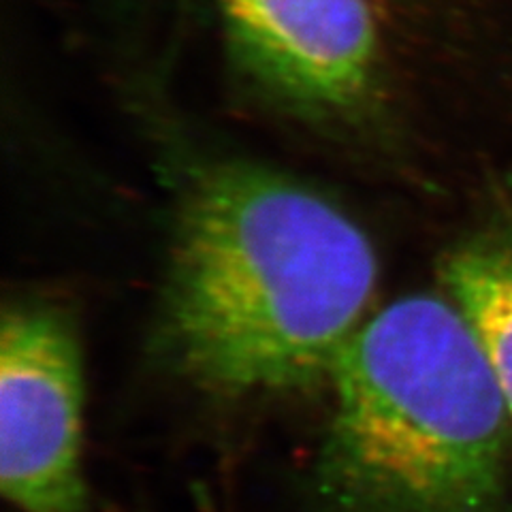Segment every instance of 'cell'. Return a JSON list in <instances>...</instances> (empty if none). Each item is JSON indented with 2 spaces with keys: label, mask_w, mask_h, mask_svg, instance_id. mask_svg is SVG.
<instances>
[{
  "label": "cell",
  "mask_w": 512,
  "mask_h": 512,
  "mask_svg": "<svg viewBox=\"0 0 512 512\" xmlns=\"http://www.w3.org/2000/svg\"><path fill=\"white\" fill-rule=\"evenodd\" d=\"M376 284L370 237L340 207L274 171L222 163L180 203L160 333L210 393L303 389L329 378Z\"/></svg>",
  "instance_id": "6da1fadb"
},
{
  "label": "cell",
  "mask_w": 512,
  "mask_h": 512,
  "mask_svg": "<svg viewBox=\"0 0 512 512\" xmlns=\"http://www.w3.org/2000/svg\"><path fill=\"white\" fill-rule=\"evenodd\" d=\"M329 382L316 512H510L504 395L446 295L367 316Z\"/></svg>",
  "instance_id": "7a4b0ae2"
},
{
  "label": "cell",
  "mask_w": 512,
  "mask_h": 512,
  "mask_svg": "<svg viewBox=\"0 0 512 512\" xmlns=\"http://www.w3.org/2000/svg\"><path fill=\"white\" fill-rule=\"evenodd\" d=\"M0 491L18 512H92L84 470V363L67 312L5 308L0 333Z\"/></svg>",
  "instance_id": "3957f363"
},
{
  "label": "cell",
  "mask_w": 512,
  "mask_h": 512,
  "mask_svg": "<svg viewBox=\"0 0 512 512\" xmlns=\"http://www.w3.org/2000/svg\"><path fill=\"white\" fill-rule=\"evenodd\" d=\"M239 54L265 86L314 114H344L376 82L370 0H218Z\"/></svg>",
  "instance_id": "277c9868"
},
{
  "label": "cell",
  "mask_w": 512,
  "mask_h": 512,
  "mask_svg": "<svg viewBox=\"0 0 512 512\" xmlns=\"http://www.w3.org/2000/svg\"><path fill=\"white\" fill-rule=\"evenodd\" d=\"M442 284L485 352L512 427V227L457 246L444 259Z\"/></svg>",
  "instance_id": "5b68a950"
}]
</instances>
